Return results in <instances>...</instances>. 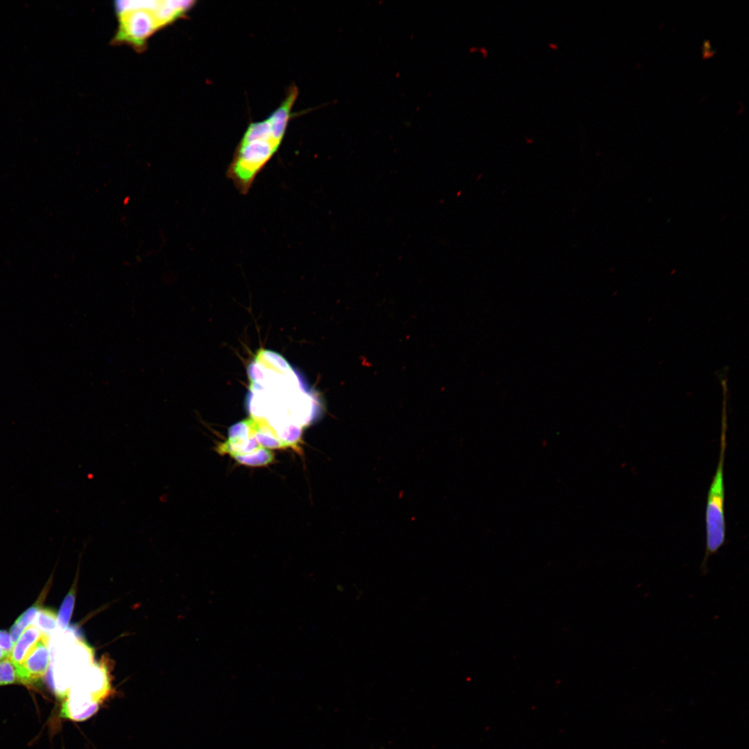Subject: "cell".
<instances>
[{"instance_id": "cell-1", "label": "cell", "mask_w": 749, "mask_h": 749, "mask_svg": "<svg viewBox=\"0 0 749 749\" xmlns=\"http://www.w3.org/2000/svg\"><path fill=\"white\" fill-rule=\"evenodd\" d=\"M298 93V87L291 85L277 108L264 120L250 123L246 129L226 172L241 194L248 193L257 176L278 151Z\"/></svg>"}, {"instance_id": "cell-2", "label": "cell", "mask_w": 749, "mask_h": 749, "mask_svg": "<svg viewBox=\"0 0 749 749\" xmlns=\"http://www.w3.org/2000/svg\"><path fill=\"white\" fill-rule=\"evenodd\" d=\"M726 427L725 421L723 420L718 461L707 492L705 508L706 546L700 567L703 574L707 572V563L710 556L716 553L725 542L724 462Z\"/></svg>"}, {"instance_id": "cell-3", "label": "cell", "mask_w": 749, "mask_h": 749, "mask_svg": "<svg viewBox=\"0 0 749 749\" xmlns=\"http://www.w3.org/2000/svg\"><path fill=\"white\" fill-rule=\"evenodd\" d=\"M156 1L116 3L119 26L114 41L143 49L146 41L162 27L155 12Z\"/></svg>"}, {"instance_id": "cell-4", "label": "cell", "mask_w": 749, "mask_h": 749, "mask_svg": "<svg viewBox=\"0 0 749 749\" xmlns=\"http://www.w3.org/2000/svg\"><path fill=\"white\" fill-rule=\"evenodd\" d=\"M49 635L43 632L24 660L15 666L18 682L28 685L44 676L49 667Z\"/></svg>"}, {"instance_id": "cell-5", "label": "cell", "mask_w": 749, "mask_h": 749, "mask_svg": "<svg viewBox=\"0 0 749 749\" xmlns=\"http://www.w3.org/2000/svg\"><path fill=\"white\" fill-rule=\"evenodd\" d=\"M71 688L80 690L101 703L111 692L110 676L105 660L93 662L78 675Z\"/></svg>"}, {"instance_id": "cell-6", "label": "cell", "mask_w": 749, "mask_h": 749, "mask_svg": "<svg viewBox=\"0 0 749 749\" xmlns=\"http://www.w3.org/2000/svg\"><path fill=\"white\" fill-rule=\"evenodd\" d=\"M99 705L88 694L71 688L62 703L60 716L83 721L93 716L98 711Z\"/></svg>"}, {"instance_id": "cell-7", "label": "cell", "mask_w": 749, "mask_h": 749, "mask_svg": "<svg viewBox=\"0 0 749 749\" xmlns=\"http://www.w3.org/2000/svg\"><path fill=\"white\" fill-rule=\"evenodd\" d=\"M44 632L35 625L31 624L15 643L9 657L16 666L21 662L28 652L41 637Z\"/></svg>"}, {"instance_id": "cell-8", "label": "cell", "mask_w": 749, "mask_h": 749, "mask_svg": "<svg viewBox=\"0 0 749 749\" xmlns=\"http://www.w3.org/2000/svg\"><path fill=\"white\" fill-rule=\"evenodd\" d=\"M40 609V601H37L34 605L25 610L15 621L10 628V635L15 643L17 641L25 629L33 624Z\"/></svg>"}, {"instance_id": "cell-9", "label": "cell", "mask_w": 749, "mask_h": 749, "mask_svg": "<svg viewBox=\"0 0 749 749\" xmlns=\"http://www.w3.org/2000/svg\"><path fill=\"white\" fill-rule=\"evenodd\" d=\"M33 624L49 635L58 626V614L51 609L40 608Z\"/></svg>"}, {"instance_id": "cell-10", "label": "cell", "mask_w": 749, "mask_h": 749, "mask_svg": "<svg viewBox=\"0 0 749 749\" xmlns=\"http://www.w3.org/2000/svg\"><path fill=\"white\" fill-rule=\"evenodd\" d=\"M75 594V588L71 587L62 603L58 614V626L61 630L68 627L74 607Z\"/></svg>"}, {"instance_id": "cell-11", "label": "cell", "mask_w": 749, "mask_h": 749, "mask_svg": "<svg viewBox=\"0 0 749 749\" xmlns=\"http://www.w3.org/2000/svg\"><path fill=\"white\" fill-rule=\"evenodd\" d=\"M17 682L15 666L8 656L0 661V686Z\"/></svg>"}, {"instance_id": "cell-12", "label": "cell", "mask_w": 749, "mask_h": 749, "mask_svg": "<svg viewBox=\"0 0 749 749\" xmlns=\"http://www.w3.org/2000/svg\"><path fill=\"white\" fill-rule=\"evenodd\" d=\"M14 643L10 633L7 631L0 630V648L10 655Z\"/></svg>"}, {"instance_id": "cell-13", "label": "cell", "mask_w": 749, "mask_h": 749, "mask_svg": "<svg viewBox=\"0 0 749 749\" xmlns=\"http://www.w3.org/2000/svg\"><path fill=\"white\" fill-rule=\"evenodd\" d=\"M9 656V654L0 648V661Z\"/></svg>"}]
</instances>
